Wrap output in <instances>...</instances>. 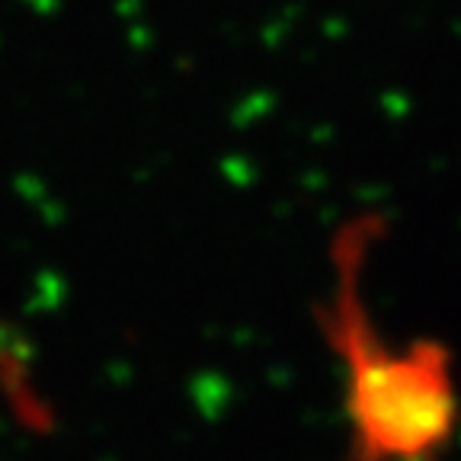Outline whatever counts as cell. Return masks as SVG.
Instances as JSON below:
<instances>
[{
	"label": "cell",
	"mask_w": 461,
	"mask_h": 461,
	"mask_svg": "<svg viewBox=\"0 0 461 461\" xmlns=\"http://www.w3.org/2000/svg\"><path fill=\"white\" fill-rule=\"evenodd\" d=\"M368 238L366 221L339 234L337 292L324 321L343 356L353 461H432L458 426L452 359L432 339L397 346L375 333L359 288Z\"/></svg>",
	"instance_id": "6da1fadb"
}]
</instances>
